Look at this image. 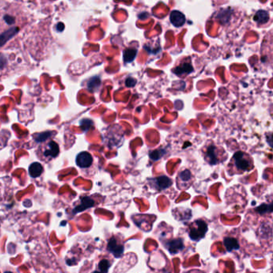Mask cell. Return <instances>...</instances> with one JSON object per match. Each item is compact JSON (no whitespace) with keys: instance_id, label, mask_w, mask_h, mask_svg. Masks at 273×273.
<instances>
[{"instance_id":"cell-1","label":"cell","mask_w":273,"mask_h":273,"mask_svg":"<svg viewBox=\"0 0 273 273\" xmlns=\"http://www.w3.org/2000/svg\"><path fill=\"white\" fill-rule=\"evenodd\" d=\"M18 7H5L0 12V49H3L7 43L14 40V38L20 32L23 24V16L18 12ZM14 42V41H13Z\"/></svg>"},{"instance_id":"cell-2","label":"cell","mask_w":273,"mask_h":273,"mask_svg":"<svg viewBox=\"0 0 273 273\" xmlns=\"http://www.w3.org/2000/svg\"><path fill=\"white\" fill-rule=\"evenodd\" d=\"M254 168V162L249 154L244 151L236 152L231 159L228 164V170L231 174H241L250 172Z\"/></svg>"},{"instance_id":"cell-3","label":"cell","mask_w":273,"mask_h":273,"mask_svg":"<svg viewBox=\"0 0 273 273\" xmlns=\"http://www.w3.org/2000/svg\"><path fill=\"white\" fill-rule=\"evenodd\" d=\"M38 156L39 158L44 161H52L59 156V145L54 140H50L49 138L43 140L38 146Z\"/></svg>"},{"instance_id":"cell-4","label":"cell","mask_w":273,"mask_h":273,"mask_svg":"<svg viewBox=\"0 0 273 273\" xmlns=\"http://www.w3.org/2000/svg\"><path fill=\"white\" fill-rule=\"evenodd\" d=\"M225 154L223 147H218L213 144H210L203 148L204 159L211 165L217 164L218 163L223 161Z\"/></svg>"},{"instance_id":"cell-5","label":"cell","mask_w":273,"mask_h":273,"mask_svg":"<svg viewBox=\"0 0 273 273\" xmlns=\"http://www.w3.org/2000/svg\"><path fill=\"white\" fill-rule=\"evenodd\" d=\"M208 232V225L202 219L196 220L190 228L189 237L192 240H200Z\"/></svg>"},{"instance_id":"cell-6","label":"cell","mask_w":273,"mask_h":273,"mask_svg":"<svg viewBox=\"0 0 273 273\" xmlns=\"http://www.w3.org/2000/svg\"><path fill=\"white\" fill-rule=\"evenodd\" d=\"M194 71L192 67V61L190 58H183L178 63L176 67L172 69V73L178 76H187Z\"/></svg>"},{"instance_id":"cell-7","label":"cell","mask_w":273,"mask_h":273,"mask_svg":"<svg viewBox=\"0 0 273 273\" xmlns=\"http://www.w3.org/2000/svg\"><path fill=\"white\" fill-rule=\"evenodd\" d=\"M108 250L112 254L115 258H120L124 253V248L122 244L118 243L115 237H111L108 244Z\"/></svg>"},{"instance_id":"cell-8","label":"cell","mask_w":273,"mask_h":273,"mask_svg":"<svg viewBox=\"0 0 273 273\" xmlns=\"http://www.w3.org/2000/svg\"><path fill=\"white\" fill-rule=\"evenodd\" d=\"M93 163L92 156L89 152L83 151L76 156V164L81 168L91 167Z\"/></svg>"},{"instance_id":"cell-9","label":"cell","mask_w":273,"mask_h":273,"mask_svg":"<svg viewBox=\"0 0 273 273\" xmlns=\"http://www.w3.org/2000/svg\"><path fill=\"white\" fill-rule=\"evenodd\" d=\"M167 250L169 251L170 253L172 254H176L181 250H183L184 248V244H183V239H174L172 240H169L166 244Z\"/></svg>"},{"instance_id":"cell-10","label":"cell","mask_w":273,"mask_h":273,"mask_svg":"<svg viewBox=\"0 0 273 273\" xmlns=\"http://www.w3.org/2000/svg\"><path fill=\"white\" fill-rule=\"evenodd\" d=\"M95 205V201L92 199L88 197H84L81 199V203L79 205L76 206L73 210V213H79V212H84L88 208H92Z\"/></svg>"},{"instance_id":"cell-11","label":"cell","mask_w":273,"mask_h":273,"mask_svg":"<svg viewBox=\"0 0 273 273\" xmlns=\"http://www.w3.org/2000/svg\"><path fill=\"white\" fill-rule=\"evenodd\" d=\"M153 183L157 189L164 190L172 185V181L167 176H161L153 179Z\"/></svg>"},{"instance_id":"cell-12","label":"cell","mask_w":273,"mask_h":273,"mask_svg":"<svg viewBox=\"0 0 273 273\" xmlns=\"http://www.w3.org/2000/svg\"><path fill=\"white\" fill-rule=\"evenodd\" d=\"M170 21L175 27H181L185 23V16L178 11H173L170 15Z\"/></svg>"},{"instance_id":"cell-13","label":"cell","mask_w":273,"mask_h":273,"mask_svg":"<svg viewBox=\"0 0 273 273\" xmlns=\"http://www.w3.org/2000/svg\"><path fill=\"white\" fill-rule=\"evenodd\" d=\"M223 244L225 247L226 250L228 252H233V250H238L239 249V244L237 241V239L233 237H225L223 239Z\"/></svg>"},{"instance_id":"cell-14","label":"cell","mask_w":273,"mask_h":273,"mask_svg":"<svg viewBox=\"0 0 273 273\" xmlns=\"http://www.w3.org/2000/svg\"><path fill=\"white\" fill-rule=\"evenodd\" d=\"M43 172V166L39 163L35 162L30 165L29 174L32 178H37L38 176H40Z\"/></svg>"},{"instance_id":"cell-15","label":"cell","mask_w":273,"mask_h":273,"mask_svg":"<svg viewBox=\"0 0 273 273\" xmlns=\"http://www.w3.org/2000/svg\"><path fill=\"white\" fill-rule=\"evenodd\" d=\"M269 12L264 11V10H260L259 12H256L255 16H254V20L259 24H264L269 21Z\"/></svg>"},{"instance_id":"cell-16","label":"cell","mask_w":273,"mask_h":273,"mask_svg":"<svg viewBox=\"0 0 273 273\" xmlns=\"http://www.w3.org/2000/svg\"><path fill=\"white\" fill-rule=\"evenodd\" d=\"M137 54V51L134 48H127L124 52V60L125 63H131L133 61Z\"/></svg>"},{"instance_id":"cell-17","label":"cell","mask_w":273,"mask_h":273,"mask_svg":"<svg viewBox=\"0 0 273 273\" xmlns=\"http://www.w3.org/2000/svg\"><path fill=\"white\" fill-rule=\"evenodd\" d=\"M110 268V262L108 260H102L98 264V270L92 273H108Z\"/></svg>"},{"instance_id":"cell-18","label":"cell","mask_w":273,"mask_h":273,"mask_svg":"<svg viewBox=\"0 0 273 273\" xmlns=\"http://www.w3.org/2000/svg\"><path fill=\"white\" fill-rule=\"evenodd\" d=\"M192 178V173L189 170H183L181 173L179 174V181H181V182H184V183L189 182Z\"/></svg>"},{"instance_id":"cell-19","label":"cell","mask_w":273,"mask_h":273,"mask_svg":"<svg viewBox=\"0 0 273 273\" xmlns=\"http://www.w3.org/2000/svg\"><path fill=\"white\" fill-rule=\"evenodd\" d=\"M255 211L258 213H260V215L265 214V213H268V212H272V211H273V204L272 203H269V204L263 203L261 205L259 206L258 208H255Z\"/></svg>"},{"instance_id":"cell-20","label":"cell","mask_w":273,"mask_h":273,"mask_svg":"<svg viewBox=\"0 0 273 273\" xmlns=\"http://www.w3.org/2000/svg\"><path fill=\"white\" fill-rule=\"evenodd\" d=\"M5 273H12V272H6Z\"/></svg>"}]
</instances>
